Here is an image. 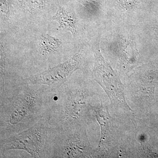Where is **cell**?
Here are the masks:
<instances>
[{
  "mask_svg": "<svg viewBox=\"0 0 158 158\" xmlns=\"http://www.w3.org/2000/svg\"><path fill=\"white\" fill-rule=\"evenodd\" d=\"M51 87L5 84L0 94V138L15 134L48 116Z\"/></svg>",
  "mask_w": 158,
  "mask_h": 158,
  "instance_id": "6da1fadb",
  "label": "cell"
},
{
  "mask_svg": "<svg viewBox=\"0 0 158 158\" xmlns=\"http://www.w3.org/2000/svg\"><path fill=\"white\" fill-rule=\"evenodd\" d=\"M69 80L51 89L49 122L51 128L61 129L84 124L87 115L86 95L84 89Z\"/></svg>",
  "mask_w": 158,
  "mask_h": 158,
  "instance_id": "7a4b0ae2",
  "label": "cell"
},
{
  "mask_svg": "<svg viewBox=\"0 0 158 158\" xmlns=\"http://www.w3.org/2000/svg\"><path fill=\"white\" fill-rule=\"evenodd\" d=\"M91 153L84 124L64 128L50 127L46 158L90 157Z\"/></svg>",
  "mask_w": 158,
  "mask_h": 158,
  "instance_id": "3957f363",
  "label": "cell"
},
{
  "mask_svg": "<svg viewBox=\"0 0 158 158\" xmlns=\"http://www.w3.org/2000/svg\"><path fill=\"white\" fill-rule=\"evenodd\" d=\"M49 116L15 134L0 139L1 156L10 150H22L32 158H46V148L49 131Z\"/></svg>",
  "mask_w": 158,
  "mask_h": 158,
  "instance_id": "277c9868",
  "label": "cell"
},
{
  "mask_svg": "<svg viewBox=\"0 0 158 158\" xmlns=\"http://www.w3.org/2000/svg\"><path fill=\"white\" fill-rule=\"evenodd\" d=\"M94 50L95 56L94 79L107 94L111 104L131 110L126 101L123 85L112 67L102 56L99 42L94 45Z\"/></svg>",
  "mask_w": 158,
  "mask_h": 158,
  "instance_id": "5b68a950",
  "label": "cell"
},
{
  "mask_svg": "<svg viewBox=\"0 0 158 158\" xmlns=\"http://www.w3.org/2000/svg\"><path fill=\"white\" fill-rule=\"evenodd\" d=\"M83 56V50H80L65 62L14 83L45 85L52 88L59 87L68 81L74 72L81 68Z\"/></svg>",
  "mask_w": 158,
  "mask_h": 158,
  "instance_id": "8992f818",
  "label": "cell"
},
{
  "mask_svg": "<svg viewBox=\"0 0 158 158\" xmlns=\"http://www.w3.org/2000/svg\"><path fill=\"white\" fill-rule=\"evenodd\" d=\"M52 19L59 23V28L70 31L74 36L77 34L76 19L72 14L63 9H59Z\"/></svg>",
  "mask_w": 158,
  "mask_h": 158,
  "instance_id": "52a82bcc",
  "label": "cell"
},
{
  "mask_svg": "<svg viewBox=\"0 0 158 158\" xmlns=\"http://www.w3.org/2000/svg\"><path fill=\"white\" fill-rule=\"evenodd\" d=\"M62 44L60 39L52 37L48 34H43L40 36L39 52L43 56L53 53L57 52Z\"/></svg>",
  "mask_w": 158,
  "mask_h": 158,
  "instance_id": "ba28073f",
  "label": "cell"
},
{
  "mask_svg": "<svg viewBox=\"0 0 158 158\" xmlns=\"http://www.w3.org/2000/svg\"><path fill=\"white\" fill-rule=\"evenodd\" d=\"M157 79V76L154 73H150L144 76L141 85V91L143 94L153 97Z\"/></svg>",
  "mask_w": 158,
  "mask_h": 158,
  "instance_id": "9c48e42d",
  "label": "cell"
}]
</instances>
